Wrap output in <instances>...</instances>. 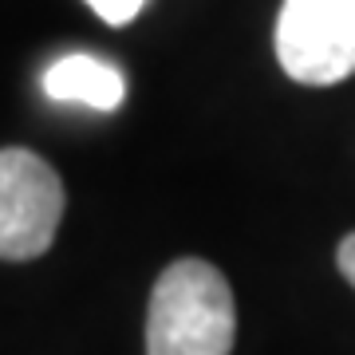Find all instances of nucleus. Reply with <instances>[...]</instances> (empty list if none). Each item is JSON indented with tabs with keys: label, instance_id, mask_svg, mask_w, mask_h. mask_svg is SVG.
Here are the masks:
<instances>
[{
	"label": "nucleus",
	"instance_id": "nucleus-4",
	"mask_svg": "<svg viewBox=\"0 0 355 355\" xmlns=\"http://www.w3.org/2000/svg\"><path fill=\"white\" fill-rule=\"evenodd\" d=\"M44 95L55 103H83L91 111H114L127 99V76L95 55H64L44 71Z\"/></svg>",
	"mask_w": 355,
	"mask_h": 355
},
{
	"label": "nucleus",
	"instance_id": "nucleus-5",
	"mask_svg": "<svg viewBox=\"0 0 355 355\" xmlns=\"http://www.w3.org/2000/svg\"><path fill=\"white\" fill-rule=\"evenodd\" d=\"M87 4H91V12L99 16V20L123 28V24H130V20L142 12V4H146V0H87Z\"/></svg>",
	"mask_w": 355,
	"mask_h": 355
},
{
	"label": "nucleus",
	"instance_id": "nucleus-1",
	"mask_svg": "<svg viewBox=\"0 0 355 355\" xmlns=\"http://www.w3.org/2000/svg\"><path fill=\"white\" fill-rule=\"evenodd\" d=\"M233 336L237 308L229 280L209 261H174L150 292L146 355H229Z\"/></svg>",
	"mask_w": 355,
	"mask_h": 355
},
{
	"label": "nucleus",
	"instance_id": "nucleus-3",
	"mask_svg": "<svg viewBox=\"0 0 355 355\" xmlns=\"http://www.w3.org/2000/svg\"><path fill=\"white\" fill-rule=\"evenodd\" d=\"M64 182L24 146L0 150V261H36L64 221Z\"/></svg>",
	"mask_w": 355,
	"mask_h": 355
},
{
	"label": "nucleus",
	"instance_id": "nucleus-6",
	"mask_svg": "<svg viewBox=\"0 0 355 355\" xmlns=\"http://www.w3.org/2000/svg\"><path fill=\"white\" fill-rule=\"evenodd\" d=\"M336 261H340V272L352 280V288H355V233L340 241V253H336Z\"/></svg>",
	"mask_w": 355,
	"mask_h": 355
},
{
	"label": "nucleus",
	"instance_id": "nucleus-2",
	"mask_svg": "<svg viewBox=\"0 0 355 355\" xmlns=\"http://www.w3.org/2000/svg\"><path fill=\"white\" fill-rule=\"evenodd\" d=\"M277 60L304 87H331L355 76V0H284Z\"/></svg>",
	"mask_w": 355,
	"mask_h": 355
}]
</instances>
